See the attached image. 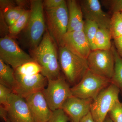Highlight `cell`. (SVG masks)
I'll list each match as a JSON object with an SVG mask.
<instances>
[{
	"label": "cell",
	"instance_id": "obj_26",
	"mask_svg": "<svg viewBox=\"0 0 122 122\" xmlns=\"http://www.w3.org/2000/svg\"><path fill=\"white\" fill-rule=\"evenodd\" d=\"M102 2L112 14L122 12V0H106L102 1Z\"/></svg>",
	"mask_w": 122,
	"mask_h": 122
},
{
	"label": "cell",
	"instance_id": "obj_22",
	"mask_svg": "<svg viewBox=\"0 0 122 122\" xmlns=\"http://www.w3.org/2000/svg\"><path fill=\"white\" fill-rule=\"evenodd\" d=\"M109 30L112 39H115L122 36V18L121 13L112 14Z\"/></svg>",
	"mask_w": 122,
	"mask_h": 122
},
{
	"label": "cell",
	"instance_id": "obj_7",
	"mask_svg": "<svg viewBox=\"0 0 122 122\" xmlns=\"http://www.w3.org/2000/svg\"><path fill=\"white\" fill-rule=\"evenodd\" d=\"M120 91L111 83L98 95L91 105L90 113L95 122H104L107 114L119 99Z\"/></svg>",
	"mask_w": 122,
	"mask_h": 122
},
{
	"label": "cell",
	"instance_id": "obj_39",
	"mask_svg": "<svg viewBox=\"0 0 122 122\" xmlns=\"http://www.w3.org/2000/svg\"><path fill=\"white\" fill-rule=\"evenodd\" d=\"M71 122H73V121H71Z\"/></svg>",
	"mask_w": 122,
	"mask_h": 122
},
{
	"label": "cell",
	"instance_id": "obj_13",
	"mask_svg": "<svg viewBox=\"0 0 122 122\" xmlns=\"http://www.w3.org/2000/svg\"><path fill=\"white\" fill-rule=\"evenodd\" d=\"M34 122H46L53 111L49 107L42 92L30 95L25 98Z\"/></svg>",
	"mask_w": 122,
	"mask_h": 122
},
{
	"label": "cell",
	"instance_id": "obj_2",
	"mask_svg": "<svg viewBox=\"0 0 122 122\" xmlns=\"http://www.w3.org/2000/svg\"><path fill=\"white\" fill-rule=\"evenodd\" d=\"M28 21L24 32L25 43L30 51L35 49L41 43L46 30V25L44 15L43 1L30 0Z\"/></svg>",
	"mask_w": 122,
	"mask_h": 122
},
{
	"label": "cell",
	"instance_id": "obj_36",
	"mask_svg": "<svg viewBox=\"0 0 122 122\" xmlns=\"http://www.w3.org/2000/svg\"><path fill=\"white\" fill-rule=\"evenodd\" d=\"M104 122H113L109 116L107 115Z\"/></svg>",
	"mask_w": 122,
	"mask_h": 122
},
{
	"label": "cell",
	"instance_id": "obj_20",
	"mask_svg": "<svg viewBox=\"0 0 122 122\" xmlns=\"http://www.w3.org/2000/svg\"><path fill=\"white\" fill-rule=\"evenodd\" d=\"M26 10L22 7L15 5L8 7L0 11L5 22L10 26L14 24Z\"/></svg>",
	"mask_w": 122,
	"mask_h": 122
},
{
	"label": "cell",
	"instance_id": "obj_19",
	"mask_svg": "<svg viewBox=\"0 0 122 122\" xmlns=\"http://www.w3.org/2000/svg\"><path fill=\"white\" fill-rule=\"evenodd\" d=\"M111 34L109 30L99 28L94 41L96 50H109L111 49L112 44Z\"/></svg>",
	"mask_w": 122,
	"mask_h": 122
},
{
	"label": "cell",
	"instance_id": "obj_11",
	"mask_svg": "<svg viewBox=\"0 0 122 122\" xmlns=\"http://www.w3.org/2000/svg\"><path fill=\"white\" fill-rule=\"evenodd\" d=\"M85 20L95 22L99 28L109 30L111 17L103 10L98 0H82L79 1Z\"/></svg>",
	"mask_w": 122,
	"mask_h": 122
},
{
	"label": "cell",
	"instance_id": "obj_10",
	"mask_svg": "<svg viewBox=\"0 0 122 122\" xmlns=\"http://www.w3.org/2000/svg\"><path fill=\"white\" fill-rule=\"evenodd\" d=\"M15 82L12 90L15 94L23 98L42 92L48 84V79L41 73L25 76L15 73Z\"/></svg>",
	"mask_w": 122,
	"mask_h": 122
},
{
	"label": "cell",
	"instance_id": "obj_6",
	"mask_svg": "<svg viewBox=\"0 0 122 122\" xmlns=\"http://www.w3.org/2000/svg\"><path fill=\"white\" fill-rule=\"evenodd\" d=\"M47 86L42 91L52 111L61 109L66 99L72 96L71 88L64 75L55 79H48Z\"/></svg>",
	"mask_w": 122,
	"mask_h": 122
},
{
	"label": "cell",
	"instance_id": "obj_37",
	"mask_svg": "<svg viewBox=\"0 0 122 122\" xmlns=\"http://www.w3.org/2000/svg\"><path fill=\"white\" fill-rule=\"evenodd\" d=\"M5 122H10V120H9L8 119V120H6V121H5Z\"/></svg>",
	"mask_w": 122,
	"mask_h": 122
},
{
	"label": "cell",
	"instance_id": "obj_4",
	"mask_svg": "<svg viewBox=\"0 0 122 122\" xmlns=\"http://www.w3.org/2000/svg\"><path fill=\"white\" fill-rule=\"evenodd\" d=\"M45 11L46 28L58 47L68 32L69 15L66 1L59 7Z\"/></svg>",
	"mask_w": 122,
	"mask_h": 122
},
{
	"label": "cell",
	"instance_id": "obj_14",
	"mask_svg": "<svg viewBox=\"0 0 122 122\" xmlns=\"http://www.w3.org/2000/svg\"><path fill=\"white\" fill-rule=\"evenodd\" d=\"M62 46H65L73 53L86 60L91 51L83 31L66 33L63 38Z\"/></svg>",
	"mask_w": 122,
	"mask_h": 122
},
{
	"label": "cell",
	"instance_id": "obj_12",
	"mask_svg": "<svg viewBox=\"0 0 122 122\" xmlns=\"http://www.w3.org/2000/svg\"><path fill=\"white\" fill-rule=\"evenodd\" d=\"M8 119L11 122H34L25 99L12 92L8 99Z\"/></svg>",
	"mask_w": 122,
	"mask_h": 122
},
{
	"label": "cell",
	"instance_id": "obj_5",
	"mask_svg": "<svg viewBox=\"0 0 122 122\" xmlns=\"http://www.w3.org/2000/svg\"><path fill=\"white\" fill-rule=\"evenodd\" d=\"M111 83L110 79L95 74L89 70L81 81L71 87V93L76 97L94 100Z\"/></svg>",
	"mask_w": 122,
	"mask_h": 122
},
{
	"label": "cell",
	"instance_id": "obj_29",
	"mask_svg": "<svg viewBox=\"0 0 122 122\" xmlns=\"http://www.w3.org/2000/svg\"><path fill=\"white\" fill-rule=\"evenodd\" d=\"M64 0H45L43 1L44 10H49L57 8L65 2Z\"/></svg>",
	"mask_w": 122,
	"mask_h": 122
},
{
	"label": "cell",
	"instance_id": "obj_1",
	"mask_svg": "<svg viewBox=\"0 0 122 122\" xmlns=\"http://www.w3.org/2000/svg\"><path fill=\"white\" fill-rule=\"evenodd\" d=\"M30 52L31 56L41 67V74L47 79H55L61 74L58 47L47 28L39 45Z\"/></svg>",
	"mask_w": 122,
	"mask_h": 122
},
{
	"label": "cell",
	"instance_id": "obj_32",
	"mask_svg": "<svg viewBox=\"0 0 122 122\" xmlns=\"http://www.w3.org/2000/svg\"><path fill=\"white\" fill-rule=\"evenodd\" d=\"M15 1L10 0H0V10H2L4 9L16 5Z\"/></svg>",
	"mask_w": 122,
	"mask_h": 122
},
{
	"label": "cell",
	"instance_id": "obj_21",
	"mask_svg": "<svg viewBox=\"0 0 122 122\" xmlns=\"http://www.w3.org/2000/svg\"><path fill=\"white\" fill-rule=\"evenodd\" d=\"M99 28L98 25L95 22L90 20H85L83 32L89 42L91 51L96 50L95 39Z\"/></svg>",
	"mask_w": 122,
	"mask_h": 122
},
{
	"label": "cell",
	"instance_id": "obj_23",
	"mask_svg": "<svg viewBox=\"0 0 122 122\" xmlns=\"http://www.w3.org/2000/svg\"><path fill=\"white\" fill-rule=\"evenodd\" d=\"M17 74L25 76H31L41 73V67L36 61H31L24 63L14 70Z\"/></svg>",
	"mask_w": 122,
	"mask_h": 122
},
{
	"label": "cell",
	"instance_id": "obj_38",
	"mask_svg": "<svg viewBox=\"0 0 122 122\" xmlns=\"http://www.w3.org/2000/svg\"><path fill=\"white\" fill-rule=\"evenodd\" d=\"M121 15H122V13H121Z\"/></svg>",
	"mask_w": 122,
	"mask_h": 122
},
{
	"label": "cell",
	"instance_id": "obj_24",
	"mask_svg": "<svg viewBox=\"0 0 122 122\" xmlns=\"http://www.w3.org/2000/svg\"><path fill=\"white\" fill-rule=\"evenodd\" d=\"M30 9L26 10L25 12L12 25L9 26V36L12 37L19 34L25 28L29 17Z\"/></svg>",
	"mask_w": 122,
	"mask_h": 122
},
{
	"label": "cell",
	"instance_id": "obj_9",
	"mask_svg": "<svg viewBox=\"0 0 122 122\" xmlns=\"http://www.w3.org/2000/svg\"><path fill=\"white\" fill-rule=\"evenodd\" d=\"M89 70L99 76L111 79L113 75L115 59L112 49L91 51L87 59Z\"/></svg>",
	"mask_w": 122,
	"mask_h": 122
},
{
	"label": "cell",
	"instance_id": "obj_30",
	"mask_svg": "<svg viewBox=\"0 0 122 122\" xmlns=\"http://www.w3.org/2000/svg\"><path fill=\"white\" fill-rule=\"evenodd\" d=\"M0 22L1 37H3L9 35V26L5 20L1 11H0Z\"/></svg>",
	"mask_w": 122,
	"mask_h": 122
},
{
	"label": "cell",
	"instance_id": "obj_16",
	"mask_svg": "<svg viewBox=\"0 0 122 122\" xmlns=\"http://www.w3.org/2000/svg\"><path fill=\"white\" fill-rule=\"evenodd\" d=\"M66 2L69 15L67 32H72L76 26L84 20L80 3L75 0H68Z\"/></svg>",
	"mask_w": 122,
	"mask_h": 122
},
{
	"label": "cell",
	"instance_id": "obj_28",
	"mask_svg": "<svg viewBox=\"0 0 122 122\" xmlns=\"http://www.w3.org/2000/svg\"><path fill=\"white\" fill-rule=\"evenodd\" d=\"M12 92V89L0 83V104L7 107L8 106V99Z\"/></svg>",
	"mask_w": 122,
	"mask_h": 122
},
{
	"label": "cell",
	"instance_id": "obj_31",
	"mask_svg": "<svg viewBox=\"0 0 122 122\" xmlns=\"http://www.w3.org/2000/svg\"><path fill=\"white\" fill-rule=\"evenodd\" d=\"M114 43L117 52L122 58V36L114 39Z\"/></svg>",
	"mask_w": 122,
	"mask_h": 122
},
{
	"label": "cell",
	"instance_id": "obj_17",
	"mask_svg": "<svg viewBox=\"0 0 122 122\" xmlns=\"http://www.w3.org/2000/svg\"><path fill=\"white\" fill-rule=\"evenodd\" d=\"M15 82V70L0 59V83L12 89Z\"/></svg>",
	"mask_w": 122,
	"mask_h": 122
},
{
	"label": "cell",
	"instance_id": "obj_18",
	"mask_svg": "<svg viewBox=\"0 0 122 122\" xmlns=\"http://www.w3.org/2000/svg\"><path fill=\"white\" fill-rule=\"evenodd\" d=\"M111 49L114 57L115 67L113 75L111 79V83L119 89L122 94V58L118 53L114 45H112Z\"/></svg>",
	"mask_w": 122,
	"mask_h": 122
},
{
	"label": "cell",
	"instance_id": "obj_25",
	"mask_svg": "<svg viewBox=\"0 0 122 122\" xmlns=\"http://www.w3.org/2000/svg\"><path fill=\"white\" fill-rule=\"evenodd\" d=\"M109 115L113 122H122V103L119 100L115 103Z\"/></svg>",
	"mask_w": 122,
	"mask_h": 122
},
{
	"label": "cell",
	"instance_id": "obj_33",
	"mask_svg": "<svg viewBox=\"0 0 122 122\" xmlns=\"http://www.w3.org/2000/svg\"><path fill=\"white\" fill-rule=\"evenodd\" d=\"M0 116L5 122L8 119V113L7 108L2 105H0Z\"/></svg>",
	"mask_w": 122,
	"mask_h": 122
},
{
	"label": "cell",
	"instance_id": "obj_15",
	"mask_svg": "<svg viewBox=\"0 0 122 122\" xmlns=\"http://www.w3.org/2000/svg\"><path fill=\"white\" fill-rule=\"evenodd\" d=\"M93 100L84 99L72 96L63 103L61 109L74 122H80L90 112L91 105Z\"/></svg>",
	"mask_w": 122,
	"mask_h": 122
},
{
	"label": "cell",
	"instance_id": "obj_27",
	"mask_svg": "<svg viewBox=\"0 0 122 122\" xmlns=\"http://www.w3.org/2000/svg\"><path fill=\"white\" fill-rule=\"evenodd\" d=\"M71 119L62 109L53 111V113L48 122H68Z\"/></svg>",
	"mask_w": 122,
	"mask_h": 122
},
{
	"label": "cell",
	"instance_id": "obj_34",
	"mask_svg": "<svg viewBox=\"0 0 122 122\" xmlns=\"http://www.w3.org/2000/svg\"><path fill=\"white\" fill-rule=\"evenodd\" d=\"M80 122H95L90 112L86 116L83 117Z\"/></svg>",
	"mask_w": 122,
	"mask_h": 122
},
{
	"label": "cell",
	"instance_id": "obj_8",
	"mask_svg": "<svg viewBox=\"0 0 122 122\" xmlns=\"http://www.w3.org/2000/svg\"><path fill=\"white\" fill-rule=\"evenodd\" d=\"M0 59L14 70L26 62L35 61L9 35L0 38Z\"/></svg>",
	"mask_w": 122,
	"mask_h": 122
},
{
	"label": "cell",
	"instance_id": "obj_35",
	"mask_svg": "<svg viewBox=\"0 0 122 122\" xmlns=\"http://www.w3.org/2000/svg\"><path fill=\"white\" fill-rule=\"evenodd\" d=\"M16 5L17 6L19 7H22L24 8L25 6H26L27 4L28 3V1L27 0H15Z\"/></svg>",
	"mask_w": 122,
	"mask_h": 122
},
{
	"label": "cell",
	"instance_id": "obj_3",
	"mask_svg": "<svg viewBox=\"0 0 122 122\" xmlns=\"http://www.w3.org/2000/svg\"><path fill=\"white\" fill-rule=\"evenodd\" d=\"M58 59L61 71L70 85L73 86L81 81L89 70L87 60L65 46L58 47Z\"/></svg>",
	"mask_w": 122,
	"mask_h": 122
}]
</instances>
